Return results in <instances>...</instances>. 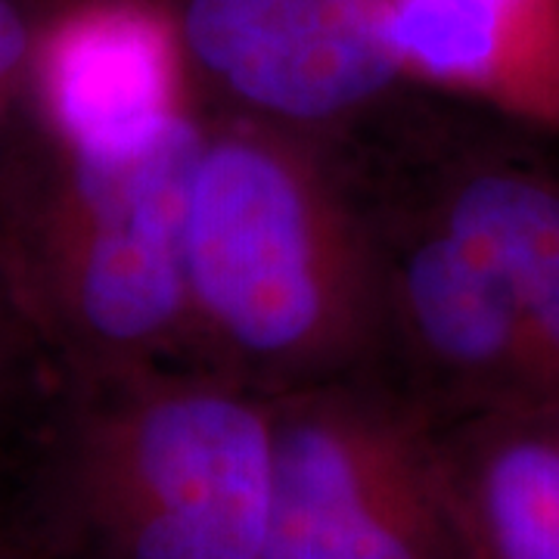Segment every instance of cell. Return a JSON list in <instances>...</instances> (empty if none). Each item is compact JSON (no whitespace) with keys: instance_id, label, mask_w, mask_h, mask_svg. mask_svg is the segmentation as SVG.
Wrapping results in <instances>:
<instances>
[{"instance_id":"8992f818","label":"cell","mask_w":559,"mask_h":559,"mask_svg":"<svg viewBox=\"0 0 559 559\" xmlns=\"http://www.w3.org/2000/svg\"><path fill=\"white\" fill-rule=\"evenodd\" d=\"M510 289L559 392V138L407 91L355 128Z\"/></svg>"},{"instance_id":"6da1fadb","label":"cell","mask_w":559,"mask_h":559,"mask_svg":"<svg viewBox=\"0 0 559 559\" xmlns=\"http://www.w3.org/2000/svg\"><path fill=\"white\" fill-rule=\"evenodd\" d=\"M183 296L187 367L261 399L382 377L377 252L345 143L205 103Z\"/></svg>"},{"instance_id":"8fae6325","label":"cell","mask_w":559,"mask_h":559,"mask_svg":"<svg viewBox=\"0 0 559 559\" xmlns=\"http://www.w3.org/2000/svg\"><path fill=\"white\" fill-rule=\"evenodd\" d=\"M60 380V364L38 336L0 259V476Z\"/></svg>"},{"instance_id":"9c48e42d","label":"cell","mask_w":559,"mask_h":559,"mask_svg":"<svg viewBox=\"0 0 559 559\" xmlns=\"http://www.w3.org/2000/svg\"><path fill=\"white\" fill-rule=\"evenodd\" d=\"M414 91L559 138V0H382Z\"/></svg>"},{"instance_id":"52a82bcc","label":"cell","mask_w":559,"mask_h":559,"mask_svg":"<svg viewBox=\"0 0 559 559\" xmlns=\"http://www.w3.org/2000/svg\"><path fill=\"white\" fill-rule=\"evenodd\" d=\"M209 106L342 138L414 91L382 0H171Z\"/></svg>"},{"instance_id":"4fadbf2b","label":"cell","mask_w":559,"mask_h":559,"mask_svg":"<svg viewBox=\"0 0 559 559\" xmlns=\"http://www.w3.org/2000/svg\"><path fill=\"white\" fill-rule=\"evenodd\" d=\"M0 559H47L3 507H0Z\"/></svg>"},{"instance_id":"7a4b0ae2","label":"cell","mask_w":559,"mask_h":559,"mask_svg":"<svg viewBox=\"0 0 559 559\" xmlns=\"http://www.w3.org/2000/svg\"><path fill=\"white\" fill-rule=\"evenodd\" d=\"M3 476L47 559H264L271 401L183 364L62 373Z\"/></svg>"},{"instance_id":"7c38bea8","label":"cell","mask_w":559,"mask_h":559,"mask_svg":"<svg viewBox=\"0 0 559 559\" xmlns=\"http://www.w3.org/2000/svg\"><path fill=\"white\" fill-rule=\"evenodd\" d=\"M50 0H0V143L28 116L40 25Z\"/></svg>"},{"instance_id":"277c9868","label":"cell","mask_w":559,"mask_h":559,"mask_svg":"<svg viewBox=\"0 0 559 559\" xmlns=\"http://www.w3.org/2000/svg\"><path fill=\"white\" fill-rule=\"evenodd\" d=\"M267 401L264 559H476L417 401L382 377Z\"/></svg>"},{"instance_id":"30bf717a","label":"cell","mask_w":559,"mask_h":559,"mask_svg":"<svg viewBox=\"0 0 559 559\" xmlns=\"http://www.w3.org/2000/svg\"><path fill=\"white\" fill-rule=\"evenodd\" d=\"M476 559H559V395L439 423Z\"/></svg>"},{"instance_id":"3957f363","label":"cell","mask_w":559,"mask_h":559,"mask_svg":"<svg viewBox=\"0 0 559 559\" xmlns=\"http://www.w3.org/2000/svg\"><path fill=\"white\" fill-rule=\"evenodd\" d=\"M205 106L138 159L0 143V259L62 373L183 364V205Z\"/></svg>"},{"instance_id":"5b68a950","label":"cell","mask_w":559,"mask_h":559,"mask_svg":"<svg viewBox=\"0 0 559 559\" xmlns=\"http://www.w3.org/2000/svg\"><path fill=\"white\" fill-rule=\"evenodd\" d=\"M355 162L380 277L382 380L451 423L559 395L520 305L414 180L358 131Z\"/></svg>"},{"instance_id":"ba28073f","label":"cell","mask_w":559,"mask_h":559,"mask_svg":"<svg viewBox=\"0 0 559 559\" xmlns=\"http://www.w3.org/2000/svg\"><path fill=\"white\" fill-rule=\"evenodd\" d=\"M202 106L171 0H50L25 116L44 143L138 159Z\"/></svg>"}]
</instances>
